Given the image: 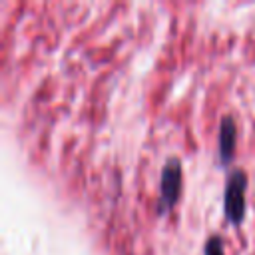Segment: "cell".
I'll return each instance as SVG.
<instances>
[{
  "mask_svg": "<svg viewBox=\"0 0 255 255\" xmlns=\"http://www.w3.org/2000/svg\"><path fill=\"white\" fill-rule=\"evenodd\" d=\"M245 191H247L245 171L233 169L225 181V217L233 225H239L245 217Z\"/></svg>",
  "mask_w": 255,
  "mask_h": 255,
  "instance_id": "obj_1",
  "label": "cell"
},
{
  "mask_svg": "<svg viewBox=\"0 0 255 255\" xmlns=\"http://www.w3.org/2000/svg\"><path fill=\"white\" fill-rule=\"evenodd\" d=\"M179 191H181V163L177 157H169L161 167L157 211L167 213L179 199Z\"/></svg>",
  "mask_w": 255,
  "mask_h": 255,
  "instance_id": "obj_2",
  "label": "cell"
},
{
  "mask_svg": "<svg viewBox=\"0 0 255 255\" xmlns=\"http://www.w3.org/2000/svg\"><path fill=\"white\" fill-rule=\"evenodd\" d=\"M235 139H237V126L231 116H223L219 122V135H217V145H219V161L229 163L235 151Z\"/></svg>",
  "mask_w": 255,
  "mask_h": 255,
  "instance_id": "obj_3",
  "label": "cell"
},
{
  "mask_svg": "<svg viewBox=\"0 0 255 255\" xmlns=\"http://www.w3.org/2000/svg\"><path fill=\"white\" fill-rule=\"evenodd\" d=\"M203 253L205 255H223V243L217 235H211L207 241H205V247H203Z\"/></svg>",
  "mask_w": 255,
  "mask_h": 255,
  "instance_id": "obj_4",
  "label": "cell"
}]
</instances>
